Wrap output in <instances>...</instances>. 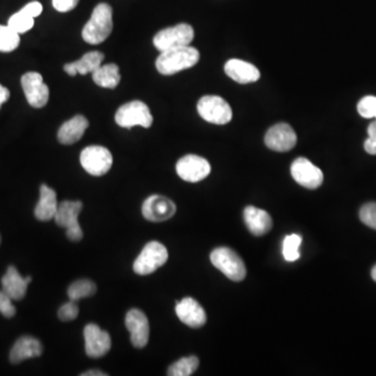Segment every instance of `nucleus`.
<instances>
[{
	"instance_id": "26",
	"label": "nucleus",
	"mask_w": 376,
	"mask_h": 376,
	"mask_svg": "<svg viewBox=\"0 0 376 376\" xmlns=\"http://www.w3.org/2000/svg\"><path fill=\"white\" fill-rule=\"evenodd\" d=\"M96 293V284L89 280H79L68 287V297L72 301H79L84 298L92 297Z\"/></svg>"
},
{
	"instance_id": "20",
	"label": "nucleus",
	"mask_w": 376,
	"mask_h": 376,
	"mask_svg": "<svg viewBox=\"0 0 376 376\" xmlns=\"http://www.w3.org/2000/svg\"><path fill=\"white\" fill-rule=\"evenodd\" d=\"M89 127V121L83 115H77L64 123L57 132V140L65 145H74L85 134Z\"/></svg>"
},
{
	"instance_id": "11",
	"label": "nucleus",
	"mask_w": 376,
	"mask_h": 376,
	"mask_svg": "<svg viewBox=\"0 0 376 376\" xmlns=\"http://www.w3.org/2000/svg\"><path fill=\"white\" fill-rule=\"evenodd\" d=\"M291 174L298 184L307 189H317L324 181L322 170L314 165L309 159L303 157L293 161L291 165Z\"/></svg>"
},
{
	"instance_id": "15",
	"label": "nucleus",
	"mask_w": 376,
	"mask_h": 376,
	"mask_svg": "<svg viewBox=\"0 0 376 376\" xmlns=\"http://www.w3.org/2000/svg\"><path fill=\"white\" fill-rule=\"evenodd\" d=\"M85 349L88 357H104L111 349V338L109 333L101 331L96 324H88L84 329Z\"/></svg>"
},
{
	"instance_id": "3",
	"label": "nucleus",
	"mask_w": 376,
	"mask_h": 376,
	"mask_svg": "<svg viewBox=\"0 0 376 376\" xmlns=\"http://www.w3.org/2000/svg\"><path fill=\"white\" fill-rule=\"evenodd\" d=\"M210 260L232 282H243L247 275L244 260L230 248H216L210 254Z\"/></svg>"
},
{
	"instance_id": "40",
	"label": "nucleus",
	"mask_w": 376,
	"mask_h": 376,
	"mask_svg": "<svg viewBox=\"0 0 376 376\" xmlns=\"http://www.w3.org/2000/svg\"><path fill=\"white\" fill-rule=\"evenodd\" d=\"M371 276H372L373 280L376 282V265L373 267L372 271H371Z\"/></svg>"
},
{
	"instance_id": "7",
	"label": "nucleus",
	"mask_w": 376,
	"mask_h": 376,
	"mask_svg": "<svg viewBox=\"0 0 376 376\" xmlns=\"http://www.w3.org/2000/svg\"><path fill=\"white\" fill-rule=\"evenodd\" d=\"M83 208L81 201H63L57 206L54 220L60 227L65 228L67 238L72 242L83 238V231L79 224V216Z\"/></svg>"
},
{
	"instance_id": "28",
	"label": "nucleus",
	"mask_w": 376,
	"mask_h": 376,
	"mask_svg": "<svg viewBox=\"0 0 376 376\" xmlns=\"http://www.w3.org/2000/svg\"><path fill=\"white\" fill-rule=\"evenodd\" d=\"M20 44L18 33L9 26L0 24V52H11L16 50Z\"/></svg>"
},
{
	"instance_id": "10",
	"label": "nucleus",
	"mask_w": 376,
	"mask_h": 376,
	"mask_svg": "<svg viewBox=\"0 0 376 376\" xmlns=\"http://www.w3.org/2000/svg\"><path fill=\"white\" fill-rule=\"evenodd\" d=\"M178 176L187 182L197 183L204 180L211 172V165L206 159L198 155H187L177 162Z\"/></svg>"
},
{
	"instance_id": "37",
	"label": "nucleus",
	"mask_w": 376,
	"mask_h": 376,
	"mask_svg": "<svg viewBox=\"0 0 376 376\" xmlns=\"http://www.w3.org/2000/svg\"><path fill=\"white\" fill-rule=\"evenodd\" d=\"M22 12L28 14V16L33 17V18H36V17L41 15L42 11H43V6L40 2L32 1L30 4H26V6L21 9Z\"/></svg>"
},
{
	"instance_id": "12",
	"label": "nucleus",
	"mask_w": 376,
	"mask_h": 376,
	"mask_svg": "<svg viewBox=\"0 0 376 376\" xmlns=\"http://www.w3.org/2000/svg\"><path fill=\"white\" fill-rule=\"evenodd\" d=\"M22 89L28 103L34 108H43L50 99V89L38 72H26L21 77Z\"/></svg>"
},
{
	"instance_id": "9",
	"label": "nucleus",
	"mask_w": 376,
	"mask_h": 376,
	"mask_svg": "<svg viewBox=\"0 0 376 376\" xmlns=\"http://www.w3.org/2000/svg\"><path fill=\"white\" fill-rule=\"evenodd\" d=\"M79 161L82 167L88 174L101 177L111 170L113 157L111 152L107 148L101 145H90L82 150Z\"/></svg>"
},
{
	"instance_id": "4",
	"label": "nucleus",
	"mask_w": 376,
	"mask_h": 376,
	"mask_svg": "<svg viewBox=\"0 0 376 376\" xmlns=\"http://www.w3.org/2000/svg\"><path fill=\"white\" fill-rule=\"evenodd\" d=\"M152 113L150 108L141 101H133L121 106L115 114V123L121 128L131 129L136 126L150 128L153 125Z\"/></svg>"
},
{
	"instance_id": "6",
	"label": "nucleus",
	"mask_w": 376,
	"mask_h": 376,
	"mask_svg": "<svg viewBox=\"0 0 376 376\" xmlns=\"http://www.w3.org/2000/svg\"><path fill=\"white\" fill-rule=\"evenodd\" d=\"M197 109L205 121L214 125H226L233 115L228 101L219 95H205L198 101Z\"/></svg>"
},
{
	"instance_id": "38",
	"label": "nucleus",
	"mask_w": 376,
	"mask_h": 376,
	"mask_svg": "<svg viewBox=\"0 0 376 376\" xmlns=\"http://www.w3.org/2000/svg\"><path fill=\"white\" fill-rule=\"evenodd\" d=\"M9 99H10V92H9L8 88L4 87L0 84V108L6 101H8Z\"/></svg>"
},
{
	"instance_id": "13",
	"label": "nucleus",
	"mask_w": 376,
	"mask_h": 376,
	"mask_svg": "<svg viewBox=\"0 0 376 376\" xmlns=\"http://www.w3.org/2000/svg\"><path fill=\"white\" fill-rule=\"evenodd\" d=\"M265 143L275 152H289L295 148L297 135L289 123H276L265 133Z\"/></svg>"
},
{
	"instance_id": "17",
	"label": "nucleus",
	"mask_w": 376,
	"mask_h": 376,
	"mask_svg": "<svg viewBox=\"0 0 376 376\" xmlns=\"http://www.w3.org/2000/svg\"><path fill=\"white\" fill-rule=\"evenodd\" d=\"M176 314L181 322L192 328H200L204 326L207 321L204 309L200 303L190 297L177 302Z\"/></svg>"
},
{
	"instance_id": "8",
	"label": "nucleus",
	"mask_w": 376,
	"mask_h": 376,
	"mask_svg": "<svg viewBox=\"0 0 376 376\" xmlns=\"http://www.w3.org/2000/svg\"><path fill=\"white\" fill-rule=\"evenodd\" d=\"M169 260L167 248L159 242H150L145 245L133 265L134 272L138 275H150Z\"/></svg>"
},
{
	"instance_id": "29",
	"label": "nucleus",
	"mask_w": 376,
	"mask_h": 376,
	"mask_svg": "<svg viewBox=\"0 0 376 376\" xmlns=\"http://www.w3.org/2000/svg\"><path fill=\"white\" fill-rule=\"evenodd\" d=\"M301 243H302V238L299 234H291V236H285L284 240H283L282 253L283 258L287 262H292L299 260Z\"/></svg>"
},
{
	"instance_id": "19",
	"label": "nucleus",
	"mask_w": 376,
	"mask_h": 376,
	"mask_svg": "<svg viewBox=\"0 0 376 376\" xmlns=\"http://www.w3.org/2000/svg\"><path fill=\"white\" fill-rule=\"evenodd\" d=\"M31 282H32L31 276L26 278L21 277L16 267L11 265L1 280L2 291L12 300H21L26 296L28 283Z\"/></svg>"
},
{
	"instance_id": "1",
	"label": "nucleus",
	"mask_w": 376,
	"mask_h": 376,
	"mask_svg": "<svg viewBox=\"0 0 376 376\" xmlns=\"http://www.w3.org/2000/svg\"><path fill=\"white\" fill-rule=\"evenodd\" d=\"M200 60V52L192 46L172 48L161 52L156 60V68L163 75H172L194 67Z\"/></svg>"
},
{
	"instance_id": "27",
	"label": "nucleus",
	"mask_w": 376,
	"mask_h": 376,
	"mask_svg": "<svg viewBox=\"0 0 376 376\" xmlns=\"http://www.w3.org/2000/svg\"><path fill=\"white\" fill-rule=\"evenodd\" d=\"M199 367V358L192 355V357L183 358L178 362L174 363L167 370V375L170 376H189L196 372Z\"/></svg>"
},
{
	"instance_id": "30",
	"label": "nucleus",
	"mask_w": 376,
	"mask_h": 376,
	"mask_svg": "<svg viewBox=\"0 0 376 376\" xmlns=\"http://www.w3.org/2000/svg\"><path fill=\"white\" fill-rule=\"evenodd\" d=\"M34 24L35 18L28 16V14L22 12L21 10H20L18 13H16V14L11 16V18L9 19L8 22V26H10L11 28H13L15 32L18 33L19 35L24 34V33L32 30Z\"/></svg>"
},
{
	"instance_id": "32",
	"label": "nucleus",
	"mask_w": 376,
	"mask_h": 376,
	"mask_svg": "<svg viewBox=\"0 0 376 376\" xmlns=\"http://www.w3.org/2000/svg\"><path fill=\"white\" fill-rule=\"evenodd\" d=\"M360 219L365 225L376 230V203L363 205L360 210Z\"/></svg>"
},
{
	"instance_id": "22",
	"label": "nucleus",
	"mask_w": 376,
	"mask_h": 376,
	"mask_svg": "<svg viewBox=\"0 0 376 376\" xmlns=\"http://www.w3.org/2000/svg\"><path fill=\"white\" fill-rule=\"evenodd\" d=\"M41 343L33 337H21L17 340L10 353L12 364H19L28 358H38L42 355Z\"/></svg>"
},
{
	"instance_id": "33",
	"label": "nucleus",
	"mask_w": 376,
	"mask_h": 376,
	"mask_svg": "<svg viewBox=\"0 0 376 376\" xmlns=\"http://www.w3.org/2000/svg\"><path fill=\"white\" fill-rule=\"evenodd\" d=\"M79 316V306H77V301L70 300V302L62 305L61 309L57 311V317L63 322H70L77 319Z\"/></svg>"
},
{
	"instance_id": "14",
	"label": "nucleus",
	"mask_w": 376,
	"mask_h": 376,
	"mask_svg": "<svg viewBox=\"0 0 376 376\" xmlns=\"http://www.w3.org/2000/svg\"><path fill=\"white\" fill-rule=\"evenodd\" d=\"M177 206L167 197L153 194L143 202V214L150 222L161 223L175 216Z\"/></svg>"
},
{
	"instance_id": "25",
	"label": "nucleus",
	"mask_w": 376,
	"mask_h": 376,
	"mask_svg": "<svg viewBox=\"0 0 376 376\" xmlns=\"http://www.w3.org/2000/svg\"><path fill=\"white\" fill-rule=\"evenodd\" d=\"M92 79L99 87L114 89L121 83V79L118 65L111 63L99 66L94 72H92Z\"/></svg>"
},
{
	"instance_id": "35",
	"label": "nucleus",
	"mask_w": 376,
	"mask_h": 376,
	"mask_svg": "<svg viewBox=\"0 0 376 376\" xmlns=\"http://www.w3.org/2000/svg\"><path fill=\"white\" fill-rule=\"evenodd\" d=\"M367 131H368V138L364 143L365 150L368 154L376 155V119L369 125Z\"/></svg>"
},
{
	"instance_id": "31",
	"label": "nucleus",
	"mask_w": 376,
	"mask_h": 376,
	"mask_svg": "<svg viewBox=\"0 0 376 376\" xmlns=\"http://www.w3.org/2000/svg\"><path fill=\"white\" fill-rule=\"evenodd\" d=\"M358 112L364 118L376 119V96L368 95L363 97L358 104Z\"/></svg>"
},
{
	"instance_id": "5",
	"label": "nucleus",
	"mask_w": 376,
	"mask_h": 376,
	"mask_svg": "<svg viewBox=\"0 0 376 376\" xmlns=\"http://www.w3.org/2000/svg\"><path fill=\"white\" fill-rule=\"evenodd\" d=\"M194 38V28L187 23H180L157 33L153 42L159 52H165L172 48L188 46Z\"/></svg>"
},
{
	"instance_id": "16",
	"label": "nucleus",
	"mask_w": 376,
	"mask_h": 376,
	"mask_svg": "<svg viewBox=\"0 0 376 376\" xmlns=\"http://www.w3.org/2000/svg\"><path fill=\"white\" fill-rule=\"evenodd\" d=\"M126 326L136 348H145L150 338V324L147 316L139 309H131L126 317Z\"/></svg>"
},
{
	"instance_id": "39",
	"label": "nucleus",
	"mask_w": 376,
	"mask_h": 376,
	"mask_svg": "<svg viewBox=\"0 0 376 376\" xmlns=\"http://www.w3.org/2000/svg\"><path fill=\"white\" fill-rule=\"evenodd\" d=\"M82 376H107V373H103L99 370H90L87 372L82 373Z\"/></svg>"
},
{
	"instance_id": "34",
	"label": "nucleus",
	"mask_w": 376,
	"mask_h": 376,
	"mask_svg": "<svg viewBox=\"0 0 376 376\" xmlns=\"http://www.w3.org/2000/svg\"><path fill=\"white\" fill-rule=\"evenodd\" d=\"M0 314L6 318L14 317L16 314L12 299L2 289H0Z\"/></svg>"
},
{
	"instance_id": "24",
	"label": "nucleus",
	"mask_w": 376,
	"mask_h": 376,
	"mask_svg": "<svg viewBox=\"0 0 376 376\" xmlns=\"http://www.w3.org/2000/svg\"><path fill=\"white\" fill-rule=\"evenodd\" d=\"M57 206L59 205H57L56 192L48 185H41L39 202L35 208V216L38 220L48 222L55 219Z\"/></svg>"
},
{
	"instance_id": "2",
	"label": "nucleus",
	"mask_w": 376,
	"mask_h": 376,
	"mask_svg": "<svg viewBox=\"0 0 376 376\" xmlns=\"http://www.w3.org/2000/svg\"><path fill=\"white\" fill-rule=\"evenodd\" d=\"M113 30V10L108 4H97L92 17L82 31L84 41L92 45L103 43L109 38Z\"/></svg>"
},
{
	"instance_id": "36",
	"label": "nucleus",
	"mask_w": 376,
	"mask_h": 376,
	"mask_svg": "<svg viewBox=\"0 0 376 376\" xmlns=\"http://www.w3.org/2000/svg\"><path fill=\"white\" fill-rule=\"evenodd\" d=\"M79 0H52V6L60 13H67L74 10Z\"/></svg>"
},
{
	"instance_id": "21",
	"label": "nucleus",
	"mask_w": 376,
	"mask_h": 376,
	"mask_svg": "<svg viewBox=\"0 0 376 376\" xmlns=\"http://www.w3.org/2000/svg\"><path fill=\"white\" fill-rule=\"evenodd\" d=\"M244 219L248 229L253 236H262L269 233L273 227L271 216L265 210L248 206L244 210Z\"/></svg>"
},
{
	"instance_id": "18",
	"label": "nucleus",
	"mask_w": 376,
	"mask_h": 376,
	"mask_svg": "<svg viewBox=\"0 0 376 376\" xmlns=\"http://www.w3.org/2000/svg\"><path fill=\"white\" fill-rule=\"evenodd\" d=\"M225 74L238 84L255 83L260 79V72L256 66L240 59H230L225 64Z\"/></svg>"
},
{
	"instance_id": "23",
	"label": "nucleus",
	"mask_w": 376,
	"mask_h": 376,
	"mask_svg": "<svg viewBox=\"0 0 376 376\" xmlns=\"http://www.w3.org/2000/svg\"><path fill=\"white\" fill-rule=\"evenodd\" d=\"M105 55L101 52H89L84 55L81 59L72 63L64 65V72L70 74V77H75L77 74L85 75L92 74L99 66H101Z\"/></svg>"
}]
</instances>
